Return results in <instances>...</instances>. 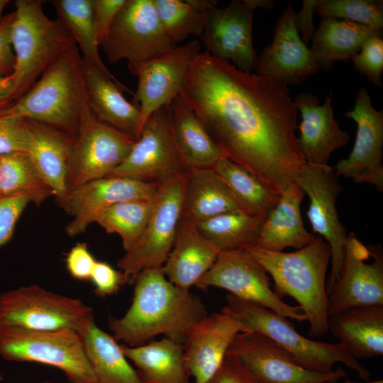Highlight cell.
Masks as SVG:
<instances>
[{"instance_id": "33", "label": "cell", "mask_w": 383, "mask_h": 383, "mask_svg": "<svg viewBox=\"0 0 383 383\" xmlns=\"http://www.w3.org/2000/svg\"><path fill=\"white\" fill-rule=\"evenodd\" d=\"M170 113L174 138L190 169L213 168L223 155L179 95L170 104Z\"/></svg>"}, {"instance_id": "5", "label": "cell", "mask_w": 383, "mask_h": 383, "mask_svg": "<svg viewBox=\"0 0 383 383\" xmlns=\"http://www.w3.org/2000/svg\"><path fill=\"white\" fill-rule=\"evenodd\" d=\"M41 0H16L11 27V44L16 59L11 77V100L21 98L45 70L63 52L77 45L60 19L52 20L43 11Z\"/></svg>"}, {"instance_id": "17", "label": "cell", "mask_w": 383, "mask_h": 383, "mask_svg": "<svg viewBox=\"0 0 383 383\" xmlns=\"http://www.w3.org/2000/svg\"><path fill=\"white\" fill-rule=\"evenodd\" d=\"M200 48V43L193 40L149 61L128 66L138 82L133 101L140 110V133L153 112L179 95Z\"/></svg>"}, {"instance_id": "29", "label": "cell", "mask_w": 383, "mask_h": 383, "mask_svg": "<svg viewBox=\"0 0 383 383\" xmlns=\"http://www.w3.org/2000/svg\"><path fill=\"white\" fill-rule=\"evenodd\" d=\"M240 210L243 209L213 168L190 170L182 220L196 224L223 213Z\"/></svg>"}, {"instance_id": "24", "label": "cell", "mask_w": 383, "mask_h": 383, "mask_svg": "<svg viewBox=\"0 0 383 383\" xmlns=\"http://www.w3.org/2000/svg\"><path fill=\"white\" fill-rule=\"evenodd\" d=\"M89 107L102 122L137 139L140 135V110L126 100L122 91L131 92L111 72L82 59Z\"/></svg>"}, {"instance_id": "22", "label": "cell", "mask_w": 383, "mask_h": 383, "mask_svg": "<svg viewBox=\"0 0 383 383\" xmlns=\"http://www.w3.org/2000/svg\"><path fill=\"white\" fill-rule=\"evenodd\" d=\"M241 325L223 310L191 327L183 343L186 370L195 383H208L219 369Z\"/></svg>"}, {"instance_id": "41", "label": "cell", "mask_w": 383, "mask_h": 383, "mask_svg": "<svg viewBox=\"0 0 383 383\" xmlns=\"http://www.w3.org/2000/svg\"><path fill=\"white\" fill-rule=\"evenodd\" d=\"M350 60L355 69L374 86L382 87L381 77L383 72V40L382 35H374L367 39L360 51Z\"/></svg>"}, {"instance_id": "11", "label": "cell", "mask_w": 383, "mask_h": 383, "mask_svg": "<svg viewBox=\"0 0 383 383\" xmlns=\"http://www.w3.org/2000/svg\"><path fill=\"white\" fill-rule=\"evenodd\" d=\"M190 170L174 138L166 105L148 117L128 155L108 177L162 184Z\"/></svg>"}, {"instance_id": "4", "label": "cell", "mask_w": 383, "mask_h": 383, "mask_svg": "<svg viewBox=\"0 0 383 383\" xmlns=\"http://www.w3.org/2000/svg\"><path fill=\"white\" fill-rule=\"evenodd\" d=\"M82 59L77 45L63 52L0 116L36 121L74 138L89 106Z\"/></svg>"}, {"instance_id": "9", "label": "cell", "mask_w": 383, "mask_h": 383, "mask_svg": "<svg viewBox=\"0 0 383 383\" xmlns=\"http://www.w3.org/2000/svg\"><path fill=\"white\" fill-rule=\"evenodd\" d=\"M93 317V309L80 299L36 284L0 295V326L43 331L71 329L79 333Z\"/></svg>"}, {"instance_id": "3", "label": "cell", "mask_w": 383, "mask_h": 383, "mask_svg": "<svg viewBox=\"0 0 383 383\" xmlns=\"http://www.w3.org/2000/svg\"><path fill=\"white\" fill-rule=\"evenodd\" d=\"M258 262L273 279V291L281 299L294 298L309 323V335L328 332L326 274L331 260V248L321 236L294 252H277L254 245L244 250Z\"/></svg>"}, {"instance_id": "10", "label": "cell", "mask_w": 383, "mask_h": 383, "mask_svg": "<svg viewBox=\"0 0 383 383\" xmlns=\"http://www.w3.org/2000/svg\"><path fill=\"white\" fill-rule=\"evenodd\" d=\"M204 16V40L206 52L231 63L238 70L251 73L257 57L252 46V21L257 7L271 9V0H233L225 8L216 1L191 0Z\"/></svg>"}, {"instance_id": "44", "label": "cell", "mask_w": 383, "mask_h": 383, "mask_svg": "<svg viewBox=\"0 0 383 383\" xmlns=\"http://www.w3.org/2000/svg\"><path fill=\"white\" fill-rule=\"evenodd\" d=\"M98 296L106 297L116 294L125 284L121 271L104 261H96L90 279Z\"/></svg>"}, {"instance_id": "2", "label": "cell", "mask_w": 383, "mask_h": 383, "mask_svg": "<svg viewBox=\"0 0 383 383\" xmlns=\"http://www.w3.org/2000/svg\"><path fill=\"white\" fill-rule=\"evenodd\" d=\"M134 283L131 306L108 323L113 336L126 345H142L161 334L183 343L191 327L208 315L201 299L170 282L162 267L143 270Z\"/></svg>"}, {"instance_id": "51", "label": "cell", "mask_w": 383, "mask_h": 383, "mask_svg": "<svg viewBox=\"0 0 383 383\" xmlns=\"http://www.w3.org/2000/svg\"><path fill=\"white\" fill-rule=\"evenodd\" d=\"M9 3V1L8 0H0V21L2 18V12L5 8V6Z\"/></svg>"}, {"instance_id": "32", "label": "cell", "mask_w": 383, "mask_h": 383, "mask_svg": "<svg viewBox=\"0 0 383 383\" xmlns=\"http://www.w3.org/2000/svg\"><path fill=\"white\" fill-rule=\"evenodd\" d=\"M96 383H143L128 362L121 344L91 318L79 333Z\"/></svg>"}, {"instance_id": "26", "label": "cell", "mask_w": 383, "mask_h": 383, "mask_svg": "<svg viewBox=\"0 0 383 383\" xmlns=\"http://www.w3.org/2000/svg\"><path fill=\"white\" fill-rule=\"evenodd\" d=\"M220 252L200 234L195 224L181 219L174 245L162 270L170 282L189 290L211 267Z\"/></svg>"}, {"instance_id": "54", "label": "cell", "mask_w": 383, "mask_h": 383, "mask_svg": "<svg viewBox=\"0 0 383 383\" xmlns=\"http://www.w3.org/2000/svg\"><path fill=\"white\" fill-rule=\"evenodd\" d=\"M36 383H51V382H48V381H44V382H36Z\"/></svg>"}, {"instance_id": "14", "label": "cell", "mask_w": 383, "mask_h": 383, "mask_svg": "<svg viewBox=\"0 0 383 383\" xmlns=\"http://www.w3.org/2000/svg\"><path fill=\"white\" fill-rule=\"evenodd\" d=\"M267 274L245 250L222 251L194 286L204 291L210 287H219L239 299L263 306L282 317L306 321L299 306L287 304L274 292Z\"/></svg>"}, {"instance_id": "45", "label": "cell", "mask_w": 383, "mask_h": 383, "mask_svg": "<svg viewBox=\"0 0 383 383\" xmlns=\"http://www.w3.org/2000/svg\"><path fill=\"white\" fill-rule=\"evenodd\" d=\"M65 260L70 276L79 281L90 279L96 261L86 243H77L67 254Z\"/></svg>"}, {"instance_id": "21", "label": "cell", "mask_w": 383, "mask_h": 383, "mask_svg": "<svg viewBox=\"0 0 383 383\" xmlns=\"http://www.w3.org/2000/svg\"><path fill=\"white\" fill-rule=\"evenodd\" d=\"M255 69L257 74L287 86L301 83L321 70L299 35L291 5L279 17L273 40L257 57Z\"/></svg>"}, {"instance_id": "36", "label": "cell", "mask_w": 383, "mask_h": 383, "mask_svg": "<svg viewBox=\"0 0 383 383\" xmlns=\"http://www.w3.org/2000/svg\"><path fill=\"white\" fill-rule=\"evenodd\" d=\"M52 195L27 152L0 156V197L25 196L39 206Z\"/></svg>"}, {"instance_id": "30", "label": "cell", "mask_w": 383, "mask_h": 383, "mask_svg": "<svg viewBox=\"0 0 383 383\" xmlns=\"http://www.w3.org/2000/svg\"><path fill=\"white\" fill-rule=\"evenodd\" d=\"M121 347L143 383H192L184 365L183 343L165 337L139 346Z\"/></svg>"}, {"instance_id": "43", "label": "cell", "mask_w": 383, "mask_h": 383, "mask_svg": "<svg viewBox=\"0 0 383 383\" xmlns=\"http://www.w3.org/2000/svg\"><path fill=\"white\" fill-rule=\"evenodd\" d=\"M29 202L25 196L0 197V248L11 239L16 225Z\"/></svg>"}, {"instance_id": "42", "label": "cell", "mask_w": 383, "mask_h": 383, "mask_svg": "<svg viewBox=\"0 0 383 383\" xmlns=\"http://www.w3.org/2000/svg\"><path fill=\"white\" fill-rule=\"evenodd\" d=\"M30 133L27 119L0 116V156L27 152Z\"/></svg>"}, {"instance_id": "13", "label": "cell", "mask_w": 383, "mask_h": 383, "mask_svg": "<svg viewBox=\"0 0 383 383\" xmlns=\"http://www.w3.org/2000/svg\"><path fill=\"white\" fill-rule=\"evenodd\" d=\"M176 45L165 32L153 0H125L101 46L110 62L127 60L133 65Z\"/></svg>"}, {"instance_id": "19", "label": "cell", "mask_w": 383, "mask_h": 383, "mask_svg": "<svg viewBox=\"0 0 383 383\" xmlns=\"http://www.w3.org/2000/svg\"><path fill=\"white\" fill-rule=\"evenodd\" d=\"M345 115L356 123V137L348 157L340 160L333 167L335 173L356 183L372 184L382 192L383 111L373 107L367 90L361 87L353 109Z\"/></svg>"}, {"instance_id": "27", "label": "cell", "mask_w": 383, "mask_h": 383, "mask_svg": "<svg viewBox=\"0 0 383 383\" xmlns=\"http://www.w3.org/2000/svg\"><path fill=\"white\" fill-rule=\"evenodd\" d=\"M356 360L383 355V305L354 307L331 315L328 331Z\"/></svg>"}, {"instance_id": "38", "label": "cell", "mask_w": 383, "mask_h": 383, "mask_svg": "<svg viewBox=\"0 0 383 383\" xmlns=\"http://www.w3.org/2000/svg\"><path fill=\"white\" fill-rule=\"evenodd\" d=\"M153 199L115 204L103 211L95 222L106 233L118 234L123 249L126 252L129 251L137 244L145 231L152 209Z\"/></svg>"}, {"instance_id": "50", "label": "cell", "mask_w": 383, "mask_h": 383, "mask_svg": "<svg viewBox=\"0 0 383 383\" xmlns=\"http://www.w3.org/2000/svg\"><path fill=\"white\" fill-rule=\"evenodd\" d=\"M13 85L11 75L0 77V111L13 104L11 98Z\"/></svg>"}, {"instance_id": "34", "label": "cell", "mask_w": 383, "mask_h": 383, "mask_svg": "<svg viewBox=\"0 0 383 383\" xmlns=\"http://www.w3.org/2000/svg\"><path fill=\"white\" fill-rule=\"evenodd\" d=\"M265 218L244 210L229 211L195 224L200 234L221 252L256 245Z\"/></svg>"}, {"instance_id": "16", "label": "cell", "mask_w": 383, "mask_h": 383, "mask_svg": "<svg viewBox=\"0 0 383 383\" xmlns=\"http://www.w3.org/2000/svg\"><path fill=\"white\" fill-rule=\"evenodd\" d=\"M333 167L305 162L296 182L310 201L307 216L314 233L331 248V270L326 283L328 294L340 273L345 254L347 231L341 223L335 206L343 187Z\"/></svg>"}, {"instance_id": "18", "label": "cell", "mask_w": 383, "mask_h": 383, "mask_svg": "<svg viewBox=\"0 0 383 383\" xmlns=\"http://www.w3.org/2000/svg\"><path fill=\"white\" fill-rule=\"evenodd\" d=\"M226 355L237 357L260 383L337 382L347 372L338 367L330 372L309 370L268 337L258 332H239Z\"/></svg>"}, {"instance_id": "35", "label": "cell", "mask_w": 383, "mask_h": 383, "mask_svg": "<svg viewBox=\"0 0 383 383\" xmlns=\"http://www.w3.org/2000/svg\"><path fill=\"white\" fill-rule=\"evenodd\" d=\"M213 169L243 210L264 218L277 204L280 194L267 187L242 166L222 157Z\"/></svg>"}, {"instance_id": "1", "label": "cell", "mask_w": 383, "mask_h": 383, "mask_svg": "<svg viewBox=\"0 0 383 383\" xmlns=\"http://www.w3.org/2000/svg\"><path fill=\"white\" fill-rule=\"evenodd\" d=\"M179 96L223 157L279 194L296 182L305 161L287 85L244 72L206 51L192 63Z\"/></svg>"}, {"instance_id": "7", "label": "cell", "mask_w": 383, "mask_h": 383, "mask_svg": "<svg viewBox=\"0 0 383 383\" xmlns=\"http://www.w3.org/2000/svg\"><path fill=\"white\" fill-rule=\"evenodd\" d=\"M0 356L55 367L69 383H96L81 337L71 329L43 331L0 326Z\"/></svg>"}, {"instance_id": "23", "label": "cell", "mask_w": 383, "mask_h": 383, "mask_svg": "<svg viewBox=\"0 0 383 383\" xmlns=\"http://www.w3.org/2000/svg\"><path fill=\"white\" fill-rule=\"evenodd\" d=\"M293 101L301 113L298 140L305 162L327 165L332 152L345 146L350 138L334 117L331 92L323 104L309 92L300 93Z\"/></svg>"}, {"instance_id": "15", "label": "cell", "mask_w": 383, "mask_h": 383, "mask_svg": "<svg viewBox=\"0 0 383 383\" xmlns=\"http://www.w3.org/2000/svg\"><path fill=\"white\" fill-rule=\"evenodd\" d=\"M373 305H383V250L379 244L363 245L350 232L340 273L328 294V317Z\"/></svg>"}, {"instance_id": "40", "label": "cell", "mask_w": 383, "mask_h": 383, "mask_svg": "<svg viewBox=\"0 0 383 383\" xmlns=\"http://www.w3.org/2000/svg\"><path fill=\"white\" fill-rule=\"evenodd\" d=\"M314 11L322 18H342L382 30V1L317 0Z\"/></svg>"}, {"instance_id": "37", "label": "cell", "mask_w": 383, "mask_h": 383, "mask_svg": "<svg viewBox=\"0 0 383 383\" xmlns=\"http://www.w3.org/2000/svg\"><path fill=\"white\" fill-rule=\"evenodd\" d=\"M57 18L68 29L82 50L84 60L109 73L99 52L96 40L93 0H52Z\"/></svg>"}, {"instance_id": "25", "label": "cell", "mask_w": 383, "mask_h": 383, "mask_svg": "<svg viewBox=\"0 0 383 383\" xmlns=\"http://www.w3.org/2000/svg\"><path fill=\"white\" fill-rule=\"evenodd\" d=\"M27 121L30 133L27 153L67 211L71 193L67 187V176L74 138L45 124Z\"/></svg>"}, {"instance_id": "53", "label": "cell", "mask_w": 383, "mask_h": 383, "mask_svg": "<svg viewBox=\"0 0 383 383\" xmlns=\"http://www.w3.org/2000/svg\"><path fill=\"white\" fill-rule=\"evenodd\" d=\"M4 380V377L0 374V383H1Z\"/></svg>"}, {"instance_id": "31", "label": "cell", "mask_w": 383, "mask_h": 383, "mask_svg": "<svg viewBox=\"0 0 383 383\" xmlns=\"http://www.w3.org/2000/svg\"><path fill=\"white\" fill-rule=\"evenodd\" d=\"M382 30L336 18H322L311 38L310 50L320 69L328 70L336 61L357 54L365 42Z\"/></svg>"}, {"instance_id": "39", "label": "cell", "mask_w": 383, "mask_h": 383, "mask_svg": "<svg viewBox=\"0 0 383 383\" xmlns=\"http://www.w3.org/2000/svg\"><path fill=\"white\" fill-rule=\"evenodd\" d=\"M161 25L174 43L189 35L201 36L204 30V16L191 0H153Z\"/></svg>"}, {"instance_id": "12", "label": "cell", "mask_w": 383, "mask_h": 383, "mask_svg": "<svg viewBox=\"0 0 383 383\" xmlns=\"http://www.w3.org/2000/svg\"><path fill=\"white\" fill-rule=\"evenodd\" d=\"M136 140L100 121L89 105L74 140L67 176L69 192L108 177L125 160Z\"/></svg>"}, {"instance_id": "20", "label": "cell", "mask_w": 383, "mask_h": 383, "mask_svg": "<svg viewBox=\"0 0 383 383\" xmlns=\"http://www.w3.org/2000/svg\"><path fill=\"white\" fill-rule=\"evenodd\" d=\"M160 184L126 177H106L87 182L71 192L67 212L73 219L65 228L74 237L87 227L105 209L121 202L150 200Z\"/></svg>"}, {"instance_id": "52", "label": "cell", "mask_w": 383, "mask_h": 383, "mask_svg": "<svg viewBox=\"0 0 383 383\" xmlns=\"http://www.w3.org/2000/svg\"><path fill=\"white\" fill-rule=\"evenodd\" d=\"M323 383H337V382H323ZM343 383H358V382H350L349 380H345ZM363 383H383V380L382 379H378V380H376V381L367 382H363Z\"/></svg>"}, {"instance_id": "49", "label": "cell", "mask_w": 383, "mask_h": 383, "mask_svg": "<svg viewBox=\"0 0 383 383\" xmlns=\"http://www.w3.org/2000/svg\"><path fill=\"white\" fill-rule=\"evenodd\" d=\"M317 0H304L301 9L295 13V22L298 31L301 32L304 40L308 43L311 39L315 28L313 24V11Z\"/></svg>"}, {"instance_id": "28", "label": "cell", "mask_w": 383, "mask_h": 383, "mask_svg": "<svg viewBox=\"0 0 383 383\" xmlns=\"http://www.w3.org/2000/svg\"><path fill=\"white\" fill-rule=\"evenodd\" d=\"M304 195L296 182L280 194L277 204L264 220L257 246L281 252L287 248L300 249L315 239L316 235L305 228L301 215Z\"/></svg>"}, {"instance_id": "48", "label": "cell", "mask_w": 383, "mask_h": 383, "mask_svg": "<svg viewBox=\"0 0 383 383\" xmlns=\"http://www.w3.org/2000/svg\"><path fill=\"white\" fill-rule=\"evenodd\" d=\"M14 11L3 16L0 21V77L11 75L16 59L12 51L11 27Z\"/></svg>"}, {"instance_id": "46", "label": "cell", "mask_w": 383, "mask_h": 383, "mask_svg": "<svg viewBox=\"0 0 383 383\" xmlns=\"http://www.w3.org/2000/svg\"><path fill=\"white\" fill-rule=\"evenodd\" d=\"M96 40L101 46L125 0H93Z\"/></svg>"}, {"instance_id": "8", "label": "cell", "mask_w": 383, "mask_h": 383, "mask_svg": "<svg viewBox=\"0 0 383 383\" xmlns=\"http://www.w3.org/2000/svg\"><path fill=\"white\" fill-rule=\"evenodd\" d=\"M189 172L174 177L160 185L140 239L117 261L125 284L134 283L143 270L162 267L165 262L181 221Z\"/></svg>"}, {"instance_id": "47", "label": "cell", "mask_w": 383, "mask_h": 383, "mask_svg": "<svg viewBox=\"0 0 383 383\" xmlns=\"http://www.w3.org/2000/svg\"><path fill=\"white\" fill-rule=\"evenodd\" d=\"M208 383H260L235 357L226 355L221 365Z\"/></svg>"}, {"instance_id": "6", "label": "cell", "mask_w": 383, "mask_h": 383, "mask_svg": "<svg viewBox=\"0 0 383 383\" xmlns=\"http://www.w3.org/2000/svg\"><path fill=\"white\" fill-rule=\"evenodd\" d=\"M223 311L242 326L241 332H258L287 350L303 367L313 372H330L341 362L364 380L370 371L350 355L340 343L311 340L296 331L294 325L270 309L228 294Z\"/></svg>"}]
</instances>
